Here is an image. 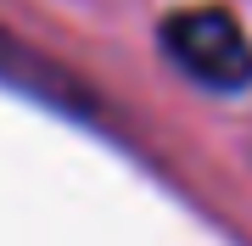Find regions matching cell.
Wrapping results in <instances>:
<instances>
[{"mask_svg":"<svg viewBox=\"0 0 252 246\" xmlns=\"http://www.w3.org/2000/svg\"><path fill=\"white\" fill-rule=\"evenodd\" d=\"M157 45L202 90L235 95L252 84V39L224 6H180L157 28Z\"/></svg>","mask_w":252,"mask_h":246,"instance_id":"obj_1","label":"cell"},{"mask_svg":"<svg viewBox=\"0 0 252 246\" xmlns=\"http://www.w3.org/2000/svg\"><path fill=\"white\" fill-rule=\"evenodd\" d=\"M0 84L6 90H23L34 95L39 107H56V112H73V118H90V101H84V90L73 84L62 67L51 62V56L28 51L23 39H11L6 28H0Z\"/></svg>","mask_w":252,"mask_h":246,"instance_id":"obj_2","label":"cell"}]
</instances>
